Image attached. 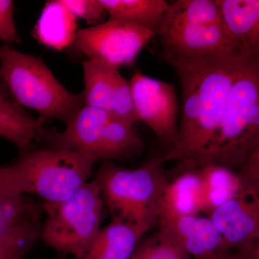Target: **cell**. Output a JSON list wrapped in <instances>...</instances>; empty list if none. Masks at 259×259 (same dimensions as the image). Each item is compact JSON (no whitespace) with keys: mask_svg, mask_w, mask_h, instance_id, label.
I'll return each mask as SVG.
<instances>
[{"mask_svg":"<svg viewBox=\"0 0 259 259\" xmlns=\"http://www.w3.org/2000/svg\"><path fill=\"white\" fill-rule=\"evenodd\" d=\"M98 159L75 150H30L11 164L0 165V193L35 195L54 203L71 197L89 181Z\"/></svg>","mask_w":259,"mask_h":259,"instance_id":"cell-1","label":"cell"},{"mask_svg":"<svg viewBox=\"0 0 259 259\" xmlns=\"http://www.w3.org/2000/svg\"><path fill=\"white\" fill-rule=\"evenodd\" d=\"M259 148V57L247 61L232 86L215 134L197 166L241 168Z\"/></svg>","mask_w":259,"mask_h":259,"instance_id":"cell-2","label":"cell"},{"mask_svg":"<svg viewBox=\"0 0 259 259\" xmlns=\"http://www.w3.org/2000/svg\"><path fill=\"white\" fill-rule=\"evenodd\" d=\"M0 76L18 105L44 120L54 119L66 125L84 106L83 93L65 88L41 58L5 44L0 46Z\"/></svg>","mask_w":259,"mask_h":259,"instance_id":"cell-3","label":"cell"},{"mask_svg":"<svg viewBox=\"0 0 259 259\" xmlns=\"http://www.w3.org/2000/svg\"><path fill=\"white\" fill-rule=\"evenodd\" d=\"M163 163L161 156L136 168L117 166L111 161L102 162L95 180L112 221L130 223L146 232L157 223L169 182Z\"/></svg>","mask_w":259,"mask_h":259,"instance_id":"cell-4","label":"cell"},{"mask_svg":"<svg viewBox=\"0 0 259 259\" xmlns=\"http://www.w3.org/2000/svg\"><path fill=\"white\" fill-rule=\"evenodd\" d=\"M104 206L95 180L88 181L61 202H42L40 240L58 253L79 259L101 229Z\"/></svg>","mask_w":259,"mask_h":259,"instance_id":"cell-5","label":"cell"},{"mask_svg":"<svg viewBox=\"0 0 259 259\" xmlns=\"http://www.w3.org/2000/svg\"><path fill=\"white\" fill-rule=\"evenodd\" d=\"M253 58L224 54L192 59L199 73V120L187 161L196 164L200 161L217 131L237 76Z\"/></svg>","mask_w":259,"mask_h":259,"instance_id":"cell-6","label":"cell"},{"mask_svg":"<svg viewBox=\"0 0 259 259\" xmlns=\"http://www.w3.org/2000/svg\"><path fill=\"white\" fill-rule=\"evenodd\" d=\"M155 32L120 20H108L79 30L73 47L89 60L120 69L132 66Z\"/></svg>","mask_w":259,"mask_h":259,"instance_id":"cell-7","label":"cell"},{"mask_svg":"<svg viewBox=\"0 0 259 259\" xmlns=\"http://www.w3.org/2000/svg\"><path fill=\"white\" fill-rule=\"evenodd\" d=\"M139 122L142 121L154 133L166 154L179 142L178 100L175 87L150 77L139 71L129 81Z\"/></svg>","mask_w":259,"mask_h":259,"instance_id":"cell-8","label":"cell"},{"mask_svg":"<svg viewBox=\"0 0 259 259\" xmlns=\"http://www.w3.org/2000/svg\"><path fill=\"white\" fill-rule=\"evenodd\" d=\"M42 202L0 193V259H26L40 240Z\"/></svg>","mask_w":259,"mask_h":259,"instance_id":"cell-9","label":"cell"},{"mask_svg":"<svg viewBox=\"0 0 259 259\" xmlns=\"http://www.w3.org/2000/svg\"><path fill=\"white\" fill-rule=\"evenodd\" d=\"M157 35L165 59L192 60L218 54H239L223 24L192 25L163 20Z\"/></svg>","mask_w":259,"mask_h":259,"instance_id":"cell-10","label":"cell"},{"mask_svg":"<svg viewBox=\"0 0 259 259\" xmlns=\"http://www.w3.org/2000/svg\"><path fill=\"white\" fill-rule=\"evenodd\" d=\"M228 250L248 251L258 243V190L248 189L209 214Z\"/></svg>","mask_w":259,"mask_h":259,"instance_id":"cell-11","label":"cell"},{"mask_svg":"<svg viewBox=\"0 0 259 259\" xmlns=\"http://www.w3.org/2000/svg\"><path fill=\"white\" fill-rule=\"evenodd\" d=\"M159 229L168 234L192 259H221L226 243L209 218L199 214L157 221Z\"/></svg>","mask_w":259,"mask_h":259,"instance_id":"cell-12","label":"cell"},{"mask_svg":"<svg viewBox=\"0 0 259 259\" xmlns=\"http://www.w3.org/2000/svg\"><path fill=\"white\" fill-rule=\"evenodd\" d=\"M225 30L237 51L247 58L259 56L258 0H216Z\"/></svg>","mask_w":259,"mask_h":259,"instance_id":"cell-13","label":"cell"},{"mask_svg":"<svg viewBox=\"0 0 259 259\" xmlns=\"http://www.w3.org/2000/svg\"><path fill=\"white\" fill-rule=\"evenodd\" d=\"M186 171L168 182L162 198L159 220H170L202 212V186L197 166L182 161Z\"/></svg>","mask_w":259,"mask_h":259,"instance_id":"cell-14","label":"cell"},{"mask_svg":"<svg viewBox=\"0 0 259 259\" xmlns=\"http://www.w3.org/2000/svg\"><path fill=\"white\" fill-rule=\"evenodd\" d=\"M78 31V19L61 0H51L44 5L32 35L48 49L61 51L73 45Z\"/></svg>","mask_w":259,"mask_h":259,"instance_id":"cell-15","label":"cell"},{"mask_svg":"<svg viewBox=\"0 0 259 259\" xmlns=\"http://www.w3.org/2000/svg\"><path fill=\"white\" fill-rule=\"evenodd\" d=\"M146 233L134 225L112 221L100 230L79 259H130Z\"/></svg>","mask_w":259,"mask_h":259,"instance_id":"cell-16","label":"cell"},{"mask_svg":"<svg viewBox=\"0 0 259 259\" xmlns=\"http://www.w3.org/2000/svg\"><path fill=\"white\" fill-rule=\"evenodd\" d=\"M47 120L28 113L9 97L0 95V138L28 151L45 130Z\"/></svg>","mask_w":259,"mask_h":259,"instance_id":"cell-17","label":"cell"},{"mask_svg":"<svg viewBox=\"0 0 259 259\" xmlns=\"http://www.w3.org/2000/svg\"><path fill=\"white\" fill-rule=\"evenodd\" d=\"M85 106L100 109L110 113L112 102L123 76L115 66L96 60L83 62Z\"/></svg>","mask_w":259,"mask_h":259,"instance_id":"cell-18","label":"cell"},{"mask_svg":"<svg viewBox=\"0 0 259 259\" xmlns=\"http://www.w3.org/2000/svg\"><path fill=\"white\" fill-rule=\"evenodd\" d=\"M197 169L202 186V212L209 214L227 201L250 189L238 173L226 167L209 163L197 166Z\"/></svg>","mask_w":259,"mask_h":259,"instance_id":"cell-19","label":"cell"},{"mask_svg":"<svg viewBox=\"0 0 259 259\" xmlns=\"http://www.w3.org/2000/svg\"><path fill=\"white\" fill-rule=\"evenodd\" d=\"M110 20H120L157 35L169 3L163 0H100Z\"/></svg>","mask_w":259,"mask_h":259,"instance_id":"cell-20","label":"cell"},{"mask_svg":"<svg viewBox=\"0 0 259 259\" xmlns=\"http://www.w3.org/2000/svg\"><path fill=\"white\" fill-rule=\"evenodd\" d=\"M163 20L192 25H221L216 0H178L169 3Z\"/></svg>","mask_w":259,"mask_h":259,"instance_id":"cell-21","label":"cell"},{"mask_svg":"<svg viewBox=\"0 0 259 259\" xmlns=\"http://www.w3.org/2000/svg\"><path fill=\"white\" fill-rule=\"evenodd\" d=\"M134 255L139 259H192L177 242L160 229L154 236L140 242Z\"/></svg>","mask_w":259,"mask_h":259,"instance_id":"cell-22","label":"cell"},{"mask_svg":"<svg viewBox=\"0 0 259 259\" xmlns=\"http://www.w3.org/2000/svg\"><path fill=\"white\" fill-rule=\"evenodd\" d=\"M65 6L77 19H82L89 25L103 23L107 15L100 0H61Z\"/></svg>","mask_w":259,"mask_h":259,"instance_id":"cell-23","label":"cell"},{"mask_svg":"<svg viewBox=\"0 0 259 259\" xmlns=\"http://www.w3.org/2000/svg\"><path fill=\"white\" fill-rule=\"evenodd\" d=\"M14 11V2L0 0V41L10 47L21 42L15 23Z\"/></svg>","mask_w":259,"mask_h":259,"instance_id":"cell-24","label":"cell"},{"mask_svg":"<svg viewBox=\"0 0 259 259\" xmlns=\"http://www.w3.org/2000/svg\"><path fill=\"white\" fill-rule=\"evenodd\" d=\"M221 259H259V243L248 251L227 250Z\"/></svg>","mask_w":259,"mask_h":259,"instance_id":"cell-25","label":"cell"},{"mask_svg":"<svg viewBox=\"0 0 259 259\" xmlns=\"http://www.w3.org/2000/svg\"><path fill=\"white\" fill-rule=\"evenodd\" d=\"M0 95L10 97L9 92H8V89L3 82V79H1V76H0Z\"/></svg>","mask_w":259,"mask_h":259,"instance_id":"cell-26","label":"cell"},{"mask_svg":"<svg viewBox=\"0 0 259 259\" xmlns=\"http://www.w3.org/2000/svg\"><path fill=\"white\" fill-rule=\"evenodd\" d=\"M130 259H139V258H138L137 257H136V255H135L134 254V255H133V256L131 257V258Z\"/></svg>","mask_w":259,"mask_h":259,"instance_id":"cell-27","label":"cell"}]
</instances>
